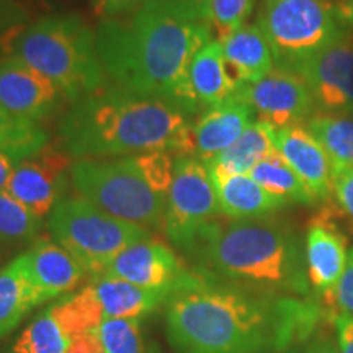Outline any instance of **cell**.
Segmentation results:
<instances>
[{
  "instance_id": "42",
  "label": "cell",
  "mask_w": 353,
  "mask_h": 353,
  "mask_svg": "<svg viewBox=\"0 0 353 353\" xmlns=\"http://www.w3.org/2000/svg\"><path fill=\"white\" fill-rule=\"evenodd\" d=\"M17 165H19V162H17L15 159L10 157L3 151H0V192H3V190L7 188L8 180H10Z\"/></svg>"
},
{
  "instance_id": "35",
  "label": "cell",
  "mask_w": 353,
  "mask_h": 353,
  "mask_svg": "<svg viewBox=\"0 0 353 353\" xmlns=\"http://www.w3.org/2000/svg\"><path fill=\"white\" fill-rule=\"evenodd\" d=\"M332 195L335 206L353 229V167L334 169Z\"/></svg>"
},
{
  "instance_id": "2",
  "label": "cell",
  "mask_w": 353,
  "mask_h": 353,
  "mask_svg": "<svg viewBox=\"0 0 353 353\" xmlns=\"http://www.w3.org/2000/svg\"><path fill=\"white\" fill-rule=\"evenodd\" d=\"M97 50L114 87L172 101L188 114L200 112L190 65L213 34L208 21L192 20L148 0L138 12L100 20Z\"/></svg>"
},
{
  "instance_id": "40",
  "label": "cell",
  "mask_w": 353,
  "mask_h": 353,
  "mask_svg": "<svg viewBox=\"0 0 353 353\" xmlns=\"http://www.w3.org/2000/svg\"><path fill=\"white\" fill-rule=\"evenodd\" d=\"M65 353H103V348H101V343L97 339L95 332H92L70 342Z\"/></svg>"
},
{
  "instance_id": "29",
  "label": "cell",
  "mask_w": 353,
  "mask_h": 353,
  "mask_svg": "<svg viewBox=\"0 0 353 353\" xmlns=\"http://www.w3.org/2000/svg\"><path fill=\"white\" fill-rule=\"evenodd\" d=\"M50 144V134L41 123L12 117L0 107V151L17 162L34 156Z\"/></svg>"
},
{
  "instance_id": "5",
  "label": "cell",
  "mask_w": 353,
  "mask_h": 353,
  "mask_svg": "<svg viewBox=\"0 0 353 353\" xmlns=\"http://www.w3.org/2000/svg\"><path fill=\"white\" fill-rule=\"evenodd\" d=\"M54 83L70 105L107 87L97 34L77 13L34 20L19 34L10 54Z\"/></svg>"
},
{
  "instance_id": "4",
  "label": "cell",
  "mask_w": 353,
  "mask_h": 353,
  "mask_svg": "<svg viewBox=\"0 0 353 353\" xmlns=\"http://www.w3.org/2000/svg\"><path fill=\"white\" fill-rule=\"evenodd\" d=\"M187 254L203 270L245 288L294 298L311 294L301 241L272 216L213 221Z\"/></svg>"
},
{
  "instance_id": "13",
  "label": "cell",
  "mask_w": 353,
  "mask_h": 353,
  "mask_svg": "<svg viewBox=\"0 0 353 353\" xmlns=\"http://www.w3.org/2000/svg\"><path fill=\"white\" fill-rule=\"evenodd\" d=\"M63 100L54 83L32 65L0 57V107L12 117L43 123L59 112Z\"/></svg>"
},
{
  "instance_id": "45",
  "label": "cell",
  "mask_w": 353,
  "mask_h": 353,
  "mask_svg": "<svg viewBox=\"0 0 353 353\" xmlns=\"http://www.w3.org/2000/svg\"><path fill=\"white\" fill-rule=\"evenodd\" d=\"M0 254H2V250H0Z\"/></svg>"
},
{
  "instance_id": "44",
  "label": "cell",
  "mask_w": 353,
  "mask_h": 353,
  "mask_svg": "<svg viewBox=\"0 0 353 353\" xmlns=\"http://www.w3.org/2000/svg\"><path fill=\"white\" fill-rule=\"evenodd\" d=\"M345 114H348V117H350V118H353V110H352V112H348V113H345Z\"/></svg>"
},
{
  "instance_id": "46",
  "label": "cell",
  "mask_w": 353,
  "mask_h": 353,
  "mask_svg": "<svg viewBox=\"0 0 353 353\" xmlns=\"http://www.w3.org/2000/svg\"><path fill=\"white\" fill-rule=\"evenodd\" d=\"M20 2H21V0H20Z\"/></svg>"
},
{
  "instance_id": "3",
  "label": "cell",
  "mask_w": 353,
  "mask_h": 353,
  "mask_svg": "<svg viewBox=\"0 0 353 353\" xmlns=\"http://www.w3.org/2000/svg\"><path fill=\"white\" fill-rule=\"evenodd\" d=\"M188 117L172 101L105 87L76 101L64 114L61 144L76 161L154 151L193 156V125Z\"/></svg>"
},
{
  "instance_id": "9",
  "label": "cell",
  "mask_w": 353,
  "mask_h": 353,
  "mask_svg": "<svg viewBox=\"0 0 353 353\" xmlns=\"http://www.w3.org/2000/svg\"><path fill=\"white\" fill-rule=\"evenodd\" d=\"M221 214L218 195L205 162L193 156H176L165 205V232L188 252L203 229Z\"/></svg>"
},
{
  "instance_id": "8",
  "label": "cell",
  "mask_w": 353,
  "mask_h": 353,
  "mask_svg": "<svg viewBox=\"0 0 353 353\" xmlns=\"http://www.w3.org/2000/svg\"><path fill=\"white\" fill-rule=\"evenodd\" d=\"M257 26L270 44L275 65L285 69H293L348 33L330 0H263Z\"/></svg>"
},
{
  "instance_id": "28",
  "label": "cell",
  "mask_w": 353,
  "mask_h": 353,
  "mask_svg": "<svg viewBox=\"0 0 353 353\" xmlns=\"http://www.w3.org/2000/svg\"><path fill=\"white\" fill-rule=\"evenodd\" d=\"M43 219L15 200L7 190L0 192V250H17L39 239Z\"/></svg>"
},
{
  "instance_id": "25",
  "label": "cell",
  "mask_w": 353,
  "mask_h": 353,
  "mask_svg": "<svg viewBox=\"0 0 353 353\" xmlns=\"http://www.w3.org/2000/svg\"><path fill=\"white\" fill-rule=\"evenodd\" d=\"M250 176L260 187L267 190L273 196L288 203H299V205H314L317 198L307 188V185L299 179L296 172L291 169L288 162L273 151L263 161L250 170Z\"/></svg>"
},
{
  "instance_id": "15",
  "label": "cell",
  "mask_w": 353,
  "mask_h": 353,
  "mask_svg": "<svg viewBox=\"0 0 353 353\" xmlns=\"http://www.w3.org/2000/svg\"><path fill=\"white\" fill-rule=\"evenodd\" d=\"M306 255L309 285L327 303H332L335 286L347 265V237L334 223L329 211L311 221L306 232Z\"/></svg>"
},
{
  "instance_id": "26",
  "label": "cell",
  "mask_w": 353,
  "mask_h": 353,
  "mask_svg": "<svg viewBox=\"0 0 353 353\" xmlns=\"http://www.w3.org/2000/svg\"><path fill=\"white\" fill-rule=\"evenodd\" d=\"M50 309L70 342L82 335L95 332L105 319L103 307L92 285L77 291L76 294L61 299L50 306Z\"/></svg>"
},
{
  "instance_id": "18",
  "label": "cell",
  "mask_w": 353,
  "mask_h": 353,
  "mask_svg": "<svg viewBox=\"0 0 353 353\" xmlns=\"http://www.w3.org/2000/svg\"><path fill=\"white\" fill-rule=\"evenodd\" d=\"M249 103L234 95L223 103L205 110L193 125V157L210 162L232 145L254 120Z\"/></svg>"
},
{
  "instance_id": "16",
  "label": "cell",
  "mask_w": 353,
  "mask_h": 353,
  "mask_svg": "<svg viewBox=\"0 0 353 353\" xmlns=\"http://www.w3.org/2000/svg\"><path fill=\"white\" fill-rule=\"evenodd\" d=\"M17 260L43 303L72 291L85 275L83 268L68 250L46 237H39Z\"/></svg>"
},
{
  "instance_id": "34",
  "label": "cell",
  "mask_w": 353,
  "mask_h": 353,
  "mask_svg": "<svg viewBox=\"0 0 353 353\" xmlns=\"http://www.w3.org/2000/svg\"><path fill=\"white\" fill-rule=\"evenodd\" d=\"M30 23V13L20 0H0V57L10 54L15 39Z\"/></svg>"
},
{
  "instance_id": "6",
  "label": "cell",
  "mask_w": 353,
  "mask_h": 353,
  "mask_svg": "<svg viewBox=\"0 0 353 353\" xmlns=\"http://www.w3.org/2000/svg\"><path fill=\"white\" fill-rule=\"evenodd\" d=\"M48 226L54 242L94 278L103 275L126 247L151 239L145 228L114 218L82 196L63 198L51 211Z\"/></svg>"
},
{
  "instance_id": "38",
  "label": "cell",
  "mask_w": 353,
  "mask_h": 353,
  "mask_svg": "<svg viewBox=\"0 0 353 353\" xmlns=\"http://www.w3.org/2000/svg\"><path fill=\"white\" fill-rule=\"evenodd\" d=\"M332 303L337 307H341L343 312L353 316V249L348 252L345 270H343L342 278L335 286Z\"/></svg>"
},
{
  "instance_id": "17",
  "label": "cell",
  "mask_w": 353,
  "mask_h": 353,
  "mask_svg": "<svg viewBox=\"0 0 353 353\" xmlns=\"http://www.w3.org/2000/svg\"><path fill=\"white\" fill-rule=\"evenodd\" d=\"M275 149L314 193L317 201L327 200L332 195V162L306 126L276 130Z\"/></svg>"
},
{
  "instance_id": "19",
  "label": "cell",
  "mask_w": 353,
  "mask_h": 353,
  "mask_svg": "<svg viewBox=\"0 0 353 353\" xmlns=\"http://www.w3.org/2000/svg\"><path fill=\"white\" fill-rule=\"evenodd\" d=\"M219 43L229 72L239 85L257 82L275 69L270 44L257 25L241 26Z\"/></svg>"
},
{
  "instance_id": "24",
  "label": "cell",
  "mask_w": 353,
  "mask_h": 353,
  "mask_svg": "<svg viewBox=\"0 0 353 353\" xmlns=\"http://www.w3.org/2000/svg\"><path fill=\"white\" fill-rule=\"evenodd\" d=\"M43 303L38 291L26 280L19 260L0 268V337L20 324V321Z\"/></svg>"
},
{
  "instance_id": "21",
  "label": "cell",
  "mask_w": 353,
  "mask_h": 353,
  "mask_svg": "<svg viewBox=\"0 0 353 353\" xmlns=\"http://www.w3.org/2000/svg\"><path fill=\"white\" fill-rule=\"evenodd\" d=\"M190 87L200 112L223 103L236 95L241 85L229 72L218 39L203 46L190 65Z\"/></svg>"
},
{
  "instance_id": "20",
  "label": "cell",
  "mask_w": 353,
  "mask_h": 353,
  "mask_svg": "<svg viewBox=\"0 0 353 353\" xmlns=\"http://www.w3.org/2000/svg\"><path fill=\"white\" fill-rule=\"evenodd\" d=\"M218 195L221 214L229 219H250L270 216L286 203L270 195L247 174H210Z\"/></svg>"
},
{
  "instance_id": "7",
  "label": "cell",
  "mask_w": 353,
  "mask_h": 353,
  "mask_svg": "<svg viewBox=\"0 0 353 353\" xmlns=\"http://www.w3.org/2000/svg\"><path fill=\"white\" fill-rule=\"evenodd\" d=\"M70 180L79 195L114 218L145 229L164 226L167 198L149 187L132 157L81 159Z\"/></svg>"
},
{
  "instance_id": "11",
  "label": "cell",
  "mask_w": 353,
  "mask_h": 353,
  "mask_svg": "<svg viewBox=\"0 0 353 353\" xmlns=\"http://www.w3.org/2000/svg\"><path fill=\"white\" fill-rule=\"evenodd\" d=\"M236 97L252 107L259 120L275 130L303 125L316 110L306 82L294 70L278 65L260 81L241 85Z\"/></svg>"
},
{
  "instance_id": "33",
  "label": "cell",
  "mask_w": 353,
  "mask_h": 353,
  "mask_svg": "<svg viewBox=\"0 0 353 353\" xmlns=\"http://www.w3.org/2000/svg\"><path fill=\"white\" fill-rule=\"evenodd\" d=\"M131 157L149 187L161 196L167 198L174 180L175 159L172 157V154L167 151H154Z\"/></svg>"
},
{
  "instance_id": "41",
  "label": "cell",
  "mask_w": 353,
  "mask_h": 353,
  "mask_svg": "<svg viewBox=\"0 0 353 353\" xmlns=\"http://www.w3.org/2000/svg\"><path fill=\"white\" fill-rule=\"evenodd\" d=\"M293 353H341L339 348L335 347V343L329 339H317L309 343H301V345L294 347Z\"/></svg>"
},
{
  "instance_id": "12",
  "label": "cell",
  "mask_w": 353,
  "mask_h": 353,
  "mask_svg": "<svg viewBox=\"0 0 353 353\" xmlns=\"http://www.w3.org/2000/svg\"><path fill=\"white\" fill-rule=\"evenodd\" d=\"M291 70L306 82L319 113L353 110V32Z\"/></svg>"
},
{
  "instance_id": "1",
  "label": "cell",
  "mask_w": 353,
  "mask_h": 353,
  "mask_svg": "<svg viewBox=\"0 0 353 353\" xmlns=\"http://www.w3.org/2000/svg\"><path fill=\"white\" fill-rule=\"evenodd\" d=\"M176 353H285L311 337L322 307L311 298L262 293L198 268L167 299Z\"/></svg>"
},
{
  "instance_id": "14",
  "label": "cell",
  "mask_w": 353,
  "mask_h": 353,
  "mask_svg": "<svg viewBox=\"0 0 353 353\" xmlns=\"http://www.w3.org/2000/svg\"><path fill=\"white\" fill-rule=\"evenodd\" d=\"M188 272L170 247L148 239L126 247L108 265L103 275L121 278L143 288L167 291L172 294Z\"/></svg>"
},
{
  "instance_id": "10",
  "label": "cell",
  "mask_w": 353,
  "mask_h": 353,
  "mask_svg": "<svg viewBox=\"0 0 353 353\" xmlns=\"http://www.w3.org/2000/svg\"><path fill=\"white\" fill-rule=\"evenodd\" d=\"M72 164V157L63 144L50 143L15 167L6 190L44 221L63 200Z\"/></svg>"
},
{
  "instance_id": "36",
  "label": "cell",
  "mask_w": 353,
  "mask_h": 353,
  "mask_svg": "<svg viewBox=\"0 0 353 353\" xmlns=\"http://www.w3.org/2000/svg\"><path fill=\"white\" fill-rule=\"evenodd\" d=\"M92 10L100 20L118 19L138 12L148 0H90Z\"/></svg>"
},
{
  "instance_id": "31",
  "label": "cell",
  "mask_w": 353,
  "mask_h": 353,
  "mask_svg": "<svg viewBox=\"0 0 353 353\" xmlns=\"http://www.w3.org/2000/svg\"><path fill=\"white\" fill-rule=\"evenodd\" d=\"M95 335L103 353H154L143 334L141 319L105 317Z\"/></svg>"
},
{
  "instance_id": "30",
  "label": "cell",
  "mask_w": 353,
  "mask_h": 353,
  "mask_svg": "<svg viewBox=\"0 0 353 353\" xmlns=\"http://www.w3.org/2000/svg\"><path fill=\"white\" fill-rule=\"evenodd\" d=\"M69 345L68 335L48 307L26 325L10 353H65Z\"/></svg>"
},
{
  "instance_id": "37",
  "label": "cell",
  "mask_w": 353,
  "mask_h": 353,
  "mask_svg": "<svg viewBox=\"0 0 353 353\" xmlns=\"http://www.w3.org/2000/svg\"><path fill=\"white\" fill-rule=\"evenodd\" d=\"M157 6L167 8L192 20L208 21L210 0H151Z\"/></svg>"
},
{
  "instance_id": "32",
  "label": "cell",
  "mask_w": 353,
  "mask_h": 353,
  "mask_svg": "<svg viewBox=\"0 0 353 353\" xmlns=\"http://www.w3.org/2000/svg\"><path fill=\"white\" fill-rule=\"evenodd\" d=\"M254 3L255 0H210L208 20L219 41L245 25Z\"/></svg>"
},
{
  "instance_id": "39",
  "label": "cell",
  "mask_w": 353,
  "mask_h": 353,
  "mask_svg": "<svg viewBox=\"0 0 353 353\" xmlns=\"http://www.w3.org/2000/svg\"><path fill=\"white\" fill-rule=\"evenodd\" d=\"M335 329H337L339 352L353 353V316L342 312L335 316Z\"/></svg>"
},
{
  "instance_id": "27",
  "label": "cell",
  "mask_w": 353,
  "mask_h": 353,
  "mask_svg": "<svg viewBox=\"0 0 353 353\" xmlns=\"http://www.w3.org/2000/svg\"><path fill=\"white\" fill-rule=\"evenodd\" d=\"M304 126L314 134L334 169L353 167V118L343 113H314Z\"/></svg>"
},
{
  "instance_id": "23",
  "label": "cell",
  "mask_w": 353,
  "mask_h": 353,
  "mask_svg": "<svg viewBox=\"0 0 353 353\" xmlns=\"http://www.w3.org/2000/svg\"><path fill=\"white\" fill-rule=\"evenodd\" d=\"M275 132V128L268 123L262 120L252 121L236 143L229 145L219 156L206 162L210 174L249 175L260 161L276 151Z\"/></svg>"
},
{
  "instance_id": "22",
  "label": "cell",
  "mask_w": 353,
  "mask_h": 353,
  "mask_svg": "<svg viewBox=\"0 0 353 353\" xmlns=\"http://www.w3.org/2000/svg\"><path fill=\"white\" fill-rule=\"evenodd\" d=\"M94 291L103 307L105 317L141 319L167 303V291L149 290L132 285L121 278L101 275L94 278Z\"/></svg>"
},
{
  "instance_id": "43",
  "label": "cell",
  "mask_w": 353,
  "mask_h": 353,
  "mask_svg": "<svg viewBox=\"0 0 353 353\" xmlns=\"http://www.w3.org/2000/svg\"><path fill=\"white\" fill-rule=\"evenodd\" d=\"M339 19L348 32H353V0H337L335 2Z\"/></svg>"
}]
</instances>
